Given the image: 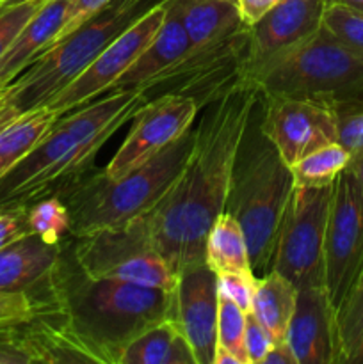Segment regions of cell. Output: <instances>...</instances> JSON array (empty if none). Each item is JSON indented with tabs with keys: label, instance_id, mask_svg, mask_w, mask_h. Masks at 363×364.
<instances>
[{
	"label": "cell",
	"instance_id": "44dd1931",
	"mask_svg": "<svg viewBox=\"0 0 363 364\" xmlns=\"http://www.w3.org/2000/svg\"><path fill=\"white\" fill-rule=\"evenodd\" d=\"M189 48H191V41L187 38V32L182 27L177 14L166 7V16L157 34L110 91L134 89V91L144 92L146 87L167 68L180 60L189 52Z\"/></svg>",
	"mask_w": 363,
	"mask_h": 364
},
{
	"label": "cell",
	"instance_id": "ba28073f",
	"mask_svg": "<svg viewBox=\"0 0 363 364\" xmlns=\"http://www.w3.org/2000/svg\"><path fill=\"white\" fill-rule=\"evenodd\" d=\"M71 252L85 276L177 290L178 276L153 245L146 217L127 226L73 238Z\"/></svg>",
	"mask_w": 363,
	"mask_h": 364
},
{
	"label": "cell",
	"instance_id": "6da1fadb",
	"mask_svg": "<svg viewBox=\"0 0 363 364\" xmlns=\"http://www.w3.org/2000/svg\"><path fill=\"white\" fill-rule=\"evenodd\" d=\"M260 95L248 82L203 109L184 169L146 213L153 245L174 274L205 263V244L226 208L242 135Z\"/></svg>",
	"mask_w": 363,
	"mask_h": 364
},
{
	"label": "cell",
	"instance_id": "2e32d148",
	"mask_svg": "<svg viewBox=\"0 0 363 364\" xmlns=\"http://www.w3.org/2000/svg\"><path fill=\"white\" fill-rule=\"evenodd\" d=\"M327 4V0H281L263 14L249 27L248 73L315 36L322 27Z\"/></svg>",
	"mask_w": 363,
	"mask_h": 364
},
{
	"label": "cell",
	"instance_id": "74e56055",
	"mask_svg": "<svg viewBox=\"0 0 363 364\" xmlns=\"http://www.w3.org/2000/svg\"><path fill=\"white\" fill-rule=\"evenodd\" d=\"M109 4L110 0H70V13H68L66 23H64L57 41L63 39L64 36L70 34V32L75 31L77 27H80L84 21H88L89 18L95 16L96 13H100V11L105 6H109Z\"/></svg>",
	"mask_w": 363,
	"mask_h": 364
},
{
	"label": "cell",
	"instance_id": "8992f818",
	"mask_svg": "<svg viewBox=\"0 0 363 364\" xmlns=\"http://www.w3.org/2000/svg\"><path fill=\"white\" fill-rule=\"evenodd\" d=\"M157 2L159 0H110L109 6L48 46L4 87V112L13 116L43 105Z\"/></svg>",
	"mask_w": 363,
	"mask_h": 364
},
{
	"label": "cell",
	"instance_id": "9c48e42d",
	"mask_svg": "<svg viewBox=\"0 0 363 364\" xmlns=\"http://www.w3.org/2000/svg\"><path fill=\"white\" fill-rule=\"evenodd\" d=\"M248 57L249 27L244 25L216 41L191 46L189 52L159 75L144 92L189 96L199 110H203L244 84Z\"/></svg>",
	"mask_w": 363,
	"mask_h": 364
},
{
	"label": "cell",
	"instance_id": "7a4b0ae2",
	"mask_svg": "<svg viewBox=\"0 0 363 364\" xmlns=\"http://www.w3.org/2000/svg\"><path fill=\"white\" fill-rule=\"evenodd\" d=\"M149 96L110 91L63 114L41 142L0 180V206H25L56 194L93 167L102 146L134 117Z\"/></svg>",
	"mask_w": 363,
	"mask_h": 364
},
{
	"label": "cell",
	"instance_id": "277c9868",
	"mask_svg": "<svg viewBox=\"0 0 363 364\" xmlns=\"http://www.w3.org/2000/svg\"><path fill=\"white\" fill-rule=\"evenodd\" d=\"M194 144V128L149 162L117 180L89 169L56 192L68 206L71 238L127 226L152 212L184 169Z\"/></svg>",
	"mask_w": 363,
	"mask_h": 364
},
{
	"label": "cell",
	"instance_id": "7402d4cb",
	"mask_svg": "<svg viewBox=\"0 0 363 364\" xmlns=\"http://www.w3.org/2000/svg\"><path fill=\"white\" fill-rule=\"evenodd\" d=\"M187 32L191 46H203L244 27L237 0H164Z\"/></svg>",
	"mask_w": 363,
	"mask_h": 364
},
{
	"label": "cell",
	"instance_id": "836d02e7",
	"mask_svg": "<svg viewBox=\"0 0 363 364\" xmlns=\"http://www.w3.org/2000/svg\"><path fill=\"white\" fill-rule=\"evenodd\" d=\"M45 0H25V2L11 6L7 9L0 11V57L7 52L21 28L27 25L32 14L41 7Z\"/></svg>",
	"mask_w": 363,
	"mask_h": 364
},
{
	"label": "cell",
	"instance_id": "30bf717a",
	"mask_svg": "<svg viewBox=\"0 0 363 364\" xmlns=\"http://www.w3.org/2000/svg\"><path fill=\"white\" fill-rule=\"evenodd\" d=\"M333 185H295L290 196L270 270L287 277L298 290L324 287V237Z\"/></svg>",
	"mask_w": 363,
	"mask_h": 364
},
{
	"label": "cell",
	"instance_id": "ffe728a7",
	"mask_svg": "<svg viewBox=\"0 0 363 364\" xmlns=\"http://www.w3.org/2000/svg\"><path fill=\"white\" fill-rule=\"evenodd\" d=\"M70 13V0H45L32 14L13 45L0 57V85L6 87L32 60L38 59L59 38Z\"/></svg>",
	"mask_w": 363,
	"mask_h": 364
},
{
	"label": "cell",
	"instance_id": "d6a6232c",
	"mask_svg": "<svg viewBox=\"0 0 363 364\" xmlns=\"http://www.w3.org/2000/svg\"><path fill=\"white\" fill-rule=\"evenodd\" d=\"M338 123V142L351 153L363 151V100L333 102Z\"/></svg>",
	"mask_w": 363,
	"mask_h": 364
},
{
	"label": "cell",
	"instance_id": "ab89813d",
	"mask_svg": "<svg viewBox=\"0 0 363 364\" xmlns=\"http://www.w3.org/2000/svg\"><path fill=\"white\" fill-rule=\"evenodd\" d=\"M281 0H237L238 13H241L242 21L248 27L255 25L263 14L269 13L274 6H278Z\"/></svg>",
	"mask_w": 363,
	"mask_h": 364
},
{
	"label": "cell",
	"instance_id": "4316f807",
	"mask_svg": "<svg viewBox=\"0 0 363 364\" xmlns=\"http://www.w3.org/2000/svg\"><path fill=\"white\" fill-rule=\"evenodd\" d=\"M333 320L337 364H351L352 355L363 336V263L344 301L335 311Z\"/></svg>",
	"mask_w": 363,
	"mask_h": 364
},
{
	"label": "cell",
	"instance_id": "7bdbcfd3",
	"mask_svg": "<svg viewBox=\"0 0 363 364\" xmlns=\"http://www.w3.org/2000/svg\"><path fill=\"white\" fill-rule=\"evenodd\" d=\"M330 4H342V6H347L351 9L359 11L363 13V0H327Z\"/></svg>",
	"mask_w": 363,
	"mask_h": 364
},
{
	"label": "cell",
	"instance_id": "4dcf8cb0",
	"mask_svg": "<svg viewBox=\"0 0 363 364\" xmlns=\"http://www.w3.org/2000/svg\"><path fill=\"white\" fill-rule=\"evenodd\" d=\"M48 306L46 291H0V331L25 326Z\"/></svg>",
	"mask_w": 363,
	"mask_h": 364
},
{
	"label": "cell",
	"instance_id": "8d00e7d4",
	"mask_svg": "<svg viewBox=\"0 0 363 364\" xmlns=\"http://www.w3.org/2000/svg\"><path fill=\"white\" fill-rule=\"evenodd\" d=\"M28 233L27 205L0 206V249Z\"/></svg>",
	"mask_w": 363,
	"mask_h": 364
},
{
	"label": "cell",
	"instance_id": "e0dca14e",
	"mask_svg": "<svg viewBox=\"0 0 363 364\" xmlns=\"http://www.w3.org/2000/svg\"><path fill=\"white\" fill-rule=\"evenodd\" d=\"M335 313L326 288L298 290V302L285 343L298 364H337Z\"/></svg>",
	"mask_w": 363,
	"mask_h": 364
},
{
	"label": "cell",
	"instance_id": "f35d334b",
	"mask_svg": "<svg viewBox=\"0 0 363 364\" xmlns=\"http://www.w3.org/2000/svg\"><path fill=\"white\" fill-rule=\"evenodd\" d=\"M20 327L0 331V364H32L21 345Z\"/></svg>",
	"mask_w": 363,
	"mask_h": 364
},
{
	"label": "cell",
	"instance_id": "8fae6325",
	"mask_svg": "<svg viewBox=\"0 0 363 364\" xmlns=\"http://www.w3.org/2000/svg\"><path fill=\"white\" fill-rule=\"evenodd\" d=\"M363 263V192L351 167L337 176L324 237V288L337 311Z\"/></svg>",
	"mask_w": 363,
	"mask_h": 364
},
{
	"label": "cell",
	"instance_id": "f6af8a7d",
	"mask_svg": "<svg viewBox=\"0 0 363 364\" xmlns=\"http://www.w3.org/2000/svg\"><path fill=\"white\" fill-rule=\"evenodd\" d=\"M2 91H4V89H2ZM2 91H0V98H2Z\"/></svg>",
	"mask_w": 363,
	"mask_h": 364
},
{
	"label": "cell",
	"instance_id": "83f0119b",
	"mask_svg": "<svg viewBox=\"0 0 363 364\" xmlns=\"http://www.w3.org/2000/svg\"><path fill=\"white\" fill-rule=\"evenodd\" d=\"M351 164V153L340 142H330L313 149L290 166L295 185L324 187L333 185L338 174Z\"/></svg>",
	"mask_w": 363,
	"mask_h": 364
},
{
	"label": "cell",
	"instance_id": "4fadbf2b",
	"mask_svg": "<svg viewBox=\"0 0 363 364\" xmlns=\"http://www.w3.org/2000/svg\"><path fill=\"white\" fill-rule=\"evenodd\" d=\"M260 127L281 159L294 166L313 149L338 141L335 105L310 96H260Z\"/></svg>",
	"mask_w": 363,
	"mask_h": 364
},
{
	"label": "cell",
	"instance_id": "5bb4252c",
	"mask_svg": "<svg viewBox=\"0 0 363 364\" xmlns=\"http://www.w3.org/2000/svg\"><path fill=\"white\" fill-rule=\"evenodd\" d=\"M198 112L199 107L189 96L159 95L149 98L134 114V123L123 144L103 167L105 176L117 180L149 162L191 130Z\"/></svg>",
	"mask_w": 363,
	"mask_h": 364
},
{
	"label": "cell",
	"instance_id": "ee69618b",
	"mask_svg": "<svg viewBox=\"0 0 363 364\" xmlns=\"http://www.w3.org/2000/svg\"><path fill=\"white\" fill-rule=\"evenodd\" d=\"M351 364H363V336H362V340H359L354 355H352Z\"/></svg>",
	"mask_w": 363,
	"mask_h": 364
},
{
	"label": "cell",
	"instance_id": "484cf974",
	"mask_svg": "<svg viewBox=\"0 0 363 364\" xmlns=\"http://www.w3.org/2000/svg\"><path fill=\"white\" fill-rule=\"evenodd\" d=\"M205 263L216 274H255L242 226L231 213L223 212L214 223L205 244Z\"/></svg>",
	"mask_w": 363,
	"mask_h": 364
},
{
	"label": "cell",
	"instance_id": "9a60e30c",
	"mask_svg": "<svg viewBox=\"0 0 363 364\" xmlns=\"http://www.w3.org/2000/svg\"><path fill=\"white\" fill-rule=\"evenodd\" d=\"M217 274L206 263L182 270L174 290V320L194 354L196 364H214L217 348Z\"/></svg>",
	"mask_w": 363,
	"mask_h": 364
},
{
	"label": "cell",
	"instance_id": "cb8c5ba5",
	"mask_svg": "<svg viewBox=\"0 0 363 364\" xmlns=\"http://www.w3.org/2000/svg\"><path fill=\"white\" fill-rule=\"evenodd\" d=\"M117 364H196V358L177 320L166 318L135 336Z\"/></svg>",
	"mask_w": 363,
	"mask_h": 364
},
{
	"label": "cell",
	"instance_id": "ac0fdd59",
	"mask_svg": "<svg viewBox=\"0 0 363 364\" xmlns=\"http://www.w3.org/2000/svg\"><path fill=\"white\" fill-rule=\"evenodd\" d=\"M20 340L31 363H102L98 350L60 311L48 306L20 327Z\"/></svg>",
	"mask_w": 363,
	"mask_h": 364
},
{
	"label": "cell",
	"instance_id": "d4e9b609",
	"mask_svg": "<svg viewBox=\"0 0 363 364\" xmlns=\"http://www.w3.org/2000/svg\"><path fill=\"white\" fill-rule=\"evenodd\" d=\"M298 302V288L276 270L258 277L253 294L251 315L273 336L274 343L285 341Z\"/></svg>",
	"mask_w": 363,
	"mask_h": 364
},
{
	"label": "cell",
	"instance_id": "b9f144b4",
	"mask_svg": "<svg viewBox=\"0 0 363 364\" xmlns=\"http://www.w3.org/2000/svg\"><path fill=\"white\" fill-rule=\"evenodd\" d=\"M349 167H351L352 173H354L356 180H358L359 183V188H362L363 192V151L358 153V155L351 156V164H349Z\"/></svg>",
	"mask_w": 363,
	"mask_h": 364
},
{
	"label": "cell",
	"instance_id": "e575fe53",
	"mask_svg": "<svg viewBox=\"0 0 363 364\" xmlns=\"http://www.w3.org/2000/svg\"><path fill=\"white\" fill-rule=\"evenodd\" d=\"M256 281H258V277L255 274H217V291H219V297L230 299L242 311L249 313Z\"/></svg>",
	"mask_w": 363,
	"mask_h": 364
},
{
	"label": "cell",
	"instance_id": "1f68e13d",
	"mask_svg": "<svg viewBox=\"0 0 363 364\" xmlns=\"http://www.w3.org/2000/svg\"><path fill=\"white\" fill-rule=\"evenodd\" d=\"M322 27L349 48L363 53V13L342 4H327Z\"/></svg>",
	"mask_w": 363,
	"mask_h": 364
},
{
	"label": "cell",
	"instance_id": "d6986e66",
	"mask_svg": "<svg viewBox=\"0 0 363 364\" xmlns=\"http://www.w3.org/2000/svg\"><path fill=\"white\" fill-rule=\"evenodd\" d=\"M63 252V244H46L32 233L11 242L0 249V291H46Z\"/></svg>",
	"mask_w": 363,
	"mask_h": 364
},
{
	"label": "cell",
	"instance_id": "d590c367",
	"mask_svg": "<svg viewBox=\"0 0 363 364\" xmlns=\"http://www.w3.org/2000/svg\"><path fill=\"white\" fill-rule=\"evenodd\" d=\"M274 340L265 327L251 315L246 313V333H244V347L248 355V364H262L267 352L273 348Z\"/></svg>",
	"mask_w": 363,
	"mask_h": 364
},
{
	"label": "cell",
	"instance_id": "60d3db41",
	"mask_svg": "<svg viewBox=\"0 0 363 364\" xmlns=\"http://www.w3.org/2000/svg\"><path fill=\"white\" fill-rule=\"evenodd\" d=\"M262 364H298L295 363L294 355H292L290 348L287 347L285 341L281 343H274L273 348L267 352V355L263 358Z\"/></svg>",
	"mask_w": 363,
	"mask_h": 364
},
{
	"label": "cell",
	"instance_id": "7dc6e473",
	"mask_svg": "<svg viewBox=\"0 0 363 364\" xmlns=\"http://www.w3.org/2000/svg\"><path fill=\"white\" fill-rule=\"evenodd\" d=\"M0 87H4V85H0Z\"/></svg>",
	"mask_w": 363,
	"mask_h": 364
},
{
	"label": "cell",
	"instance_id": "52a82bcc",
	"mask_svg": "<svg viewBox=\"0 0 363 364\" xmlns=\"http://www.w3.org/2000/svg\"><path fill=\"white\" fill-rule=\"evenodd\" d=\"M246 82L260 96L363 100V53L320 27L305 43L249 71Z\"/></svg>",
	"mask_w": 363,
	"mask_h": 364
},
{
	"label": "cell",
	"instance_id": "f546056e",
	"mask_svg": "<svg viewBox=\"0 0 363 364\" xmlns=\"http://www.w3.org/2000/svg\"><path fill=\"white\" fill-rule=\"evenodd\" d=\"M246 311H242L230 299L219 297L217 311V348L230 352L241 364H248L244 347ZM216 348V350H217Z\"/></svg>",
	"mask_w": 363,
	"mask_h": 364
},
{
	"label": "cell",
	"instance_id": "5b68a950",
	"mask_svg": "<svg viewBox=\"0 0 363 364\" xmlns=\"http://www.w3.org/2000/svg\"><path fill=\"white\" fill-rule=\"evenodd\" d=\"M294 187L290 166L260 127L256 102L238 146L224 208L242 226L256 277L270 270L281 220Z\"/></svg>",
	"mask_w": 363,
	"mask_h": 364
},
{
	"label": "cell",
	"instance_id": "603a6c76",
	"mask_svg": "<svg viewBox=\"0 0 363 364\" xmlns=\"http://www.w3.org/2000/svg\"><path fill=\"white\" fill-rule=\"evenodd\" d=\"M59 117L46 105L4 117L0 105V180L45 139Z\"/></svg>",
	"mask_w": 363,
	"mask_h": 364
},
{
	"label": "cell",
	"instance_id": "7c38bea8",
	"mask_svg": "<svg viewBox=\"0 0 363 364\" xmlns=\"http://www.w3.org/2000/svg\"><path fill=\"white\" fill-rule=\"evenodd\" d=\"M166 16V4L159 0L132 21L114 41H110L77 77L60 87L43 105L56 110L59 116L78 109L100 96L107 95L125 71L134 64L157 34Z\"/></svg>",
	"mask_w": 363,
	"mask_h": 364
},
{
	"label": "cell",
	"instance_id": "3957f363",
	"mask_svg": "<svg viewBox=\"0 0 363 364\" xmlns=\"http://www.w3.org/2000/svg\"><path fill=\"white\" fill-rule=\"evenodd\" d=\"M66 251V247H64ZM48 301L102 354L117 364L123 348L166 318H174V290L114 279H93L63 252L48 283Z\"/></svg>",
	"mask_w": 363,
	"mask_h": 364
},
{
	"label": "cell",
	"instance_id": "bcb514c9",
	"mask_svg": "<svg viewBox=\"0 0 363 364\" xmlns=\"http://www.w3.org/2000/svg\"><path fill=\"white\" fill-rule=\"evenodd\" d=\"M2 89H4V87H0V91H2Z\"/></svg>",
	"mask_w": 363,
	"mask_h": 364
},
{
	"label": "cell",
	"instance_id": "f1b7e54d",
	"mask_svg": "<svg viewBox=\"0 0 363 364\" xmlns=\"http://www.w3.org/2000/svg\"><path fill=\"white\" fill-rule=\"evenodd\" d=\"M28 231L46 244H63L71 231L68 206L57 194L45 196L27 205Z\"/></svg>",
	"mask_w": 363,
	"mask_h": 364
}]
</instances>
